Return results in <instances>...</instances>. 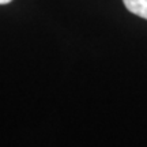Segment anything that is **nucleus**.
<instances>
[{
  "mask_svg": "<svg viewBox=\"0 0 147 147\" xmlns=\"http://www.w3.org/2000/svg\"><path fill=\"white\" fill-rule=\"evenodd\" d=\"M123 1L129 12L143 19H147V0H123Z\"/></svg>",
  "mask_w": 147,
  "mask_h": 147,
  "instance_id": "nucleus-1",
  "label": "nucleus"
},
{
  "mask_svg": "<svg viewBox=\"0 0 147 147\" xmlns=\"http://www.w3.org/2000/svg\"><path fill=\"white\" fill-rule=\"evenodd\" d=\"M10 1H12V0H0V4H7Z\"/></svg>",
  "mask_w": 147,
  "mask_h": 147,
  "instance_id": "nucleus-2",
  "label": "nucleus"
}]
</instances>
